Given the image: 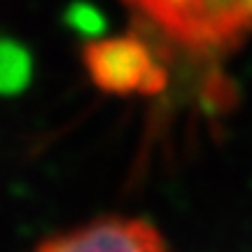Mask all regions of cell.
<instances>
[{"mask_svg":"<svg viewBox=\"0 0 252 252\" xmlns=\"http://www.w3.org/2000/svg\"><path fill=\"white\" fill-rule=\"evenodd\" d=\"M140 17L194 54H222L252 37V0H126Z\"/></svg>","mask_w":252,"mask_h":252,"instance_id":"cell-1","label":"cell"},{"mask_svg":"<svg viewBox=\"0 0 252 252\" xmlns=\"http://www.w3.org/2000/svg\"><path fill=\"white\" fill-rule=\"evenodd\" d=\"M40 252H168L157 229L143 220H103L54 238Z\"/></svg>","mask_w":252,"mask_h":252,"instance_id":"cell-2","label":"cell"},{"mask_svg":"<svg viewBox=\"0 0 252 252\" xmlns=\"http://www.w3.org/2000/svg\"><path fill=\"white\" fill-rule=\"evenodd\" d=\"M96 70L110 87L152 89L154 84H159V70L150 61L147 49L133 42H119L103 49V54L96 56Z\"/></svg>","mask_w":252,"mask_h":252,"instance_id":"cell-3","label":"cell"}]
</instances>
